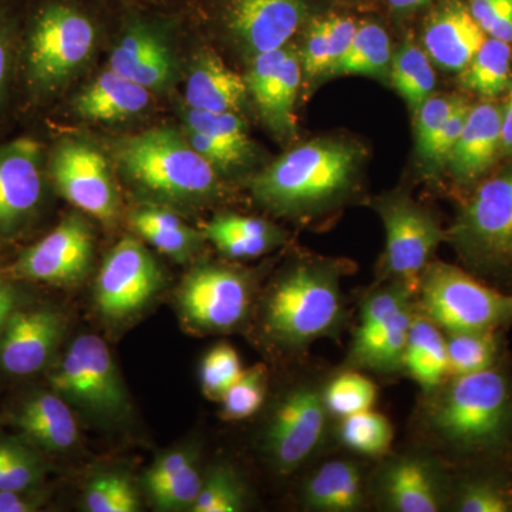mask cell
I'll return each mask as SVG.
<instances>
[{
	"label": "cell",
	"instance_id": "obj_1",
	"mask_svg": "<svg viewBox=\"0 0 512 512\" xmlns=\"http://www.w3.org/2000/svg\"><path fill=\"white\" fill-rule=\"evenodd\" d=\"M96 42V20L77 0L23 2L18 82L29 103L55 96L90 59Z\"/></svg>",
	"mask_w": 512,
	"mask_h": 512
},
{
	"label": "cell",
	"instance_id": "obj_2",
	"mask_svg": "<svg viewBox=\"0 0 512 512\" xmlns=\"http://www.w3.org/2000/svg\"><path fill=\"white\" fill-rule=\"evenodd\" d=\"M429 426L434 436L461 454H488L512 434V382L500 367L450 377L437 390Z\"/></svg>",
	"mask_w": 512,
	"mask_h": 512
},
{
	"label": "cell",
	"instance_id": "obj_3",
	"mask_svg": "<svg viewBox=\"0 0 512 512\" xmlns=\"http://www.w3.org/2000/svg\"><path fill=\"white\" fill-rule=\"evenodd\" d=\"M346 320L338 266L302 262L285 272L268 293L262 325L282 348H308L338 335Z\"/></svg>",
	"mask_w": 512,
	"mask_h": 512
},
{
	"label": "cell",
	"instance_id": "obj_4",
	"mask_svg": "<svg viewBox=\"0 0 512 512\" xmlns=\"http://www.w3.org/2000/svg\"><path fill=\"white\" fill-rule=\"evenodd\" d=\"M357 151L345 141L315 140L293 148L252 183L255 197L288 214L319 211L352 185Z\"/></svg>",
	"mask_w": 512,
	"mask_h": 512
},
{
	"label": "cell",
	"instance_id": "obj_5",
	"mask_svg": "<svg viewBox=\"0 0 512 512\" xmlns=\"http://www.w3.org/2000/svg\"><path fill=\"white\" fill-rule=\"evenodd\" d=\"M117 160L134 184L168 200H200L217 188L214 165L173 128L126 138L117 148Z\"/></svg>",
	"mask_w": 512,
	"mask_h": 512
},
{
	"label": "cell",
	"instance_id": "obj_6",
	"mask_svg": "<svg viewBox=\"0 0 512 512\" xmlns=\"http://www.w3.org/2000/svg\"><path fill=\"white\" fill-rule=\"evenodd\" d=\"M419 312L447 333L512 325V295L481 284L457 266L430 262L421 274Z\"/></svg>",
	"mask_w": 512,
	"mask_h": 512
},
{
	"label": "cell",
	"instance_id": "obj_7",
	"mask_svg": "<svg viewBox=\"0 0 512 512\" xmlns=\"http://www.w3.org/2000/svg\"><path fill=\"white\" fill-rule=\"evenodd\" d=\"M414 293L409 286L393 281L363 299L350 346V365L382 375L403 370L404 349L416 312Z\"/></svg>",
	"mask_w": 512,
	"mask_h": 512
},
{
	"label": "cell",
	"instance_id": "obj_8",
	"mask_svg": "<svg viewBox=\"0 0 512 512\" xmlns=\"http://www.w3.org/2000/svg\"><path fill=\"white\" fill-rule=\"evenodd\" d=\"M50 383L67 403L101 419H121L130 407L109 346L96 335L74 339Z\"/></svg>",
	"mask_w": 512,
	"mask_h": 512
},
{
	"label": "cell",
	"instance_id": "obj_9",
	"mask_svg": "<svg viewBox=\"0 0 512 512\" xmlns=\"http://www.w3.org/2000/svg\"><path fill=\"white\" fill-rule=\"evenodd\" d=\"M451 238L468 261L503 264L512 256V165L485 181L467 202Z\"/></svg>",
	"mask_w": 512,
	"mask_h": 512
},
{
	"label": "cell",
	"instance_id": "obj_10",
	"mask_svg": "<svg viewBox=\"0 0 512 512\" xmlns=\"http://www.w3.org/2000/svg\"><path fill=\"white\" fill-rule=\"evenodd\" d=\"M328 416L323 390L311 384L295 387L279 402L264 436L266 454L279 474L288 476L316 453Z\"/></svg>",
	"mask_w": 512,
	"mask_h": 512
},
{
	"label": "cell",
	"instance_id": "obj_11",
	"mask_svg": "<svg viewBox=\"0 0 512 512\" xmlns=\"http://www.w3.org/2000/svg\"><path fill=\"white\" fill-rule=\"evenodd\" d=\"M386 232V271L417 292L421 274L444 239L439 222L419 204L394 195L377 202Z\"/></svg>",
	"mask_w": 512,
	"mask_h": 512
},
{
	"label": "cell",
	"instance_id": "obj_12",
	"mask_svg": "<svg viewBox=\"0 0 512 512\" xmlns=\"http://www.w3.org/2000/svg\"><path fill=\"white\" fill-rule=\"evenodd\" d=\"M47 174L64 200L97 220H116L119 195L106 157L79 140L60 141L49 160Z\"/></svg>",
	"mask_w": 512,
	"mask_h": 512
},
{
	"label": "cell",
	"instance_id": "obj_13",
	"mask_svg": "<svg viewBox=\"0 0 512 512\" xmlns=\"http://www.w3.org/2000/svg\"><path fill=\"white\" fill-rule=\"evenodd\" d=\"M161 284L163 274L154 256L136 238H123L106 256L97 275V308L106 318H126L144 308Z\"/></svg>",
	"mask_w": 512,
	"mask_h": 512
},
{
	"label": "cell",
	"instance_id": "obj_14",
	"mask_svg": "<svg viewBox=\"0 0 512 512\" xmlns=\"http://www.w3.org/2000/svg\"><path fill=\"white\" fill-rule=\"evenodd\" d=\"M178 303L184 318L195 328L229 330L247 318L251 282L247 275L225 266H198L181 285Z\"/></svg>",
	"mask_w": 512,
	"mask_h": 512
},
{
	"label": "cell",
	"instance_id": "obj_15",
	"mask_svg": "<svg viewBox=\"0 0 512 512\" xmlns=\"http://www.w3.org/2000/svg\"><path fill=\"white\" fill-rule=\"evenodd\" d=\"M45 190V150L35 137L0 144V237L35 215Z\"/></svg>",
	"mask_w": 512,
	"mask_h": 512
},
{
	"label": "cell",
	"instance_id": "obj_16",
	"mask_svg": "<svg viewBox=\"0 0 512 512\" xmlns=\"http://www.w3.org/2000/svg\"><path fill=\"white\" fill-rule=\"evenodd\" d=\"M93 249L92 229L82 218L70 215L26 249L15 269L25 278L43 284H77L92 265Z\"/></svg>",
	"mask_w": 512,
	"mask_h": 512
},
{
	"label": "cell",
	"instance_id": "obj_17",
	"mask_svg": "<svg viewBox=\"0 0 512 512\" xmlns=\"http://www.w3.org/2000/svg\"><path fill=\"white\" fill-rule=\"evenodd\" d=\"M306 10V0H222L225 26L254 55L288 45Z\"/></svg>",
	"mask_w": 512,
	"mask_h": 512
},
{
	"label": "cell",
	"instance_id": "obj_18",
	"mask_svg": "<svg viewBox=\"0 0 512 512\" xmlns=\"http://www.w3.org/2000/svg\"><path fill=\"white\" fill-rule=\"evenodd\" d=\"M66 323L52 309L15 311L0 333V367L13 376H30L49 363Z\"/></svg>",
	"mask_w": 512,
	"mask_h": 512
},
{
	"label": "cell",
	"instance_id": "obj_19",
	"mask_svg": "<svg viewBox=\"0 0 512 512\" xmlns=\"http://www.w3.org/2000/svg\"><path fill=\"white\" fill-rule=\"evenodd\" d=\"M109 69L150 92L164 87L173 74V57L158 25L138 10H128L123 35L110 55Z\"/></svg>",
	"mask_w": 512,
	"mask_h": 512
},
{
	"label": "cell",
	"instance_id": "obj_20",
	"mask_svg": "<svg viewBox=\"0 0 512 512\" xmlns=\"http://www.w3.org/2000/svg\"><path fill=\"white\" fill-rule=\"evenodd\" d=\"M379 490L389 510L437 512L443 507L444 477L430 458L409 454L384 466Z\"/></svg>",
	"mask_w": 512,
	"mask_h": 512
},
{
	"label": "cell",
	"instance_id": "obj_21",
	"mask_svg": "<svg viewBox=\"0 0 512 512\" xmlns=\"http://www.w3.org/2000/svg\"><path fill=\"white\" fill-rule=\"evenodd\" d=\"M484 30L460 0L441 6L424 29V52L441 69L463 72L485 39Z\"/></svg>",
	"mask_w": 512,
	"mask_h": 512
},
{
	"label": "cell",
	"instance_id": "obj_22",
	"mask_svg": "<svg viewBox=\"0 0 512 512\" xmlns=\"http://www.w3.org/2000/svg\"><path fill=\"white\" fill-rule=\"evenodd\" d=\"M503 107L484 101L471 106L463 133L448 157L451 174L468 184L487 173L501 153Z\"/></svg>",
	"mask_w": 512,
	"mask_h": 512
},
{
	"label": "cell",
	"instance_id": "obj_23",
	"mask_svg": "<svg viewBox=\"0 0 512 512\" xmlns=\"http://www.w3.org/2000/svg\"><path fill=\"white\" fill-rule=\"evenodd\" d=\"M247 93V83L241 74L229 69L214 53L205 52L192 64L185 101L192 110L237 113Z\"/></svg>",
	"mask_w": 512,
	"mask_h": 512
},
{
	"label": "cell",
	"instance_id": "obj_24",
	"mask_svg": "<svg viewBox=\"0 0 512 512\" xmlns=\"http://www.w3.org/2000/svg\"><path fill=\"white\" fill-rule=\"evenodd\" d=\"M150 103V90L109 69L74 99L73 109L84 120L119 121L136 116Z\"/></svg>",
	"mask_w": 512,
	"mask_h": 512
},
{
	"label": "cell",
	"instance_id": "obj_25",
	"mask_svg": "<svg viewBox=\"0 0 512 512\" xmlns=\"http://www.w3.org/2000/svg\"><path fill=\"white\" fill-rule=\"evenodd\" d=\"M18 426L36 446L50 453L70 450L79 439L72 410L57 393L37 394L23 404Z\"/></svg>",
	"mask_w": 512,
	"mask_h": 512
},
{
	"label": "cell",
	"instance_id": "obj_26",
	"mask_svg": "<svg viewBox=\"0 0 512 512\" xmlns=\"http://www.w3.org/2000/svg\"><path fill=\"white\" fill-rule=\"evenodd\" d=\"M365 480L357 464L332 460L323 464L303 488V503L320 512H353L365 501Z\"/></svg>",
	"mask_w": 512,
	"mask_h": 512
},
{
	"label": "cell",
	"instance_id": "obj_27",
	"mask_svg": "<svg viewBox=\"0 0 512 512\" xmlns=\"http://www.w3.org/2000/svg\"><path fill=\"white\" fill-rule=\"evenodd\" d=\"M403 370L427 394L436 393L448 379L447 342L443 330L414 312L403 356Z\"/></svg>",
	"mask_w": 512,
	"mask_h": 512
},
{
	"label": "cell",
	"instance_id": "obj_28",
	"mask_svg": "<svg viewBox=\"0 0 512 512\" xmlns=\"http://www.w3.org/2000/svg\"><path fill=\"white\" fill-rule=\"evenodd\" d=\"M131 228L158 251L183 261L197 248L198 234L171 211L141 207L130 217Z\"/></svg>",
	"mask_w": 512,
	"mask_h": 512
},
{
	"label": "cell",
	"instance_id": "obj_29",
	"mask_svg": "<svg viewBox=\"0 0 512 512\" xmlns=\"http://www.w3.org/2000/svg\"><path fill=\"white\" fill-rule=\"evenodd\" d=\"M512 46L503 40L487 37L466 69L461 84L471 92L491 100L510 89Z\"/></svg>",
	"mask_w": 512,
	"mask_h": 512
},
{
	"label": "cell",
	"instance_id": "obj_30",
	"mask_svg": "<svg viewBox=\"0 0 512 512\" xmlns=\"http://www.w3.org/2000/svg\"><path fill=\"white\" fill-rule=\"evenodd\" d=\"M448 379L474 375L498 366L501 340L498 330L447 333Z\"/></svg>",
	"mask_w": 512,
	"mask_h": 512
},
{
	"label": "cell",
	"instance_id": "obj_31",
	"mask_svg": "<svg viewBox=\"0 0 512 512\" xmlns=\"http://www.w3.org/2000/svg\"><path fill=\"white\" fill-rule=\"evenodd\" d=\"M392 59V43L386 30L376 23H363L357 28L348 53L329 70V74L380 77L390 70Z\"/></svg>",
	"mask_w": 512,
	"mask_h": 512
},
{
	"label": "cell",
	"instance_id": "obj_32",
	"mask_svg": "<svg viewBox=\"0 0 512 512\" xmlns=\"http://www.w3.org/2000/svg\"><path fill=\"white\" fill-rule=\"evenodd\" d=\"M389 73L394 89L413 111L420 109L436 87L430 57L412 40H407L393 56Z\"/></svg>",
	"mask_w": 512,
	"mask_h": 512
},
{
	"label": "cell",
	"instance_id": "obj_33",
	"mask_svg": "<svg viewBox=\"0 0 512 512\" xmlns=\"http://www.w3.org/2000/svg\"><path fill=\"white\" fill-rule=\"evenodd\" d=\"M301 79V59L295 55V52L288 50L278 76L272 83L264 101L258 106L269 126L278 133L285 134L292 130L293 107H295L296 97H298Z\"/></svg>",
	"mask_w": 512,
	"mask_h": 512
},
{
	"label": "cell",
	"instance_id": "obj_34",
	"mask_svg": "<svg viewBox=\"0 0 512 512\" xmlns=\"http://www.w3.org/2000/svg\"><path fill=\"white\" fill-rule=\"evenodd\" d=\"M340 420L339 439L355 453L380 457L392 447L393 426L382 413L369 409Z\"/></svg>",
	"mask_w": 512,
	"mask_h": 512
},
{
	"label": "cell",
	"instance_id": "obj_35",
	"mask_svg": "<svg viewBox=\"0 0 512 512\" xmlns=\"http://www.w3.org/2000/svg\"><path fill=\"white\" fill-rule=\"evenodd\" d=\"M377 399L376 384L362 373L345 372L323 389V402L329 416L345 417L373 409Z\"/></svg>",
	"mask_w": 512,
	"mask_h": 512
},
{
	"label": "cell",
	"instance_id": "obj_36",
	"mask_svg": "<svg viewBox=\"0 0 512 512\" xmlns=\"http://www.w3.org/2000/svg\"><path fill=\"white\" fill-rule=\"evenodd\" d=\"M25 0H0V109L18 80L20 22Z\"/></svg>",
	"mask_w": 512,
	"mask_h": 512
},
{
	"label": "cell",
	"instance_id": "obj_37",
	"mask_svg": "<svg viewBox=\"0 0 512 512\" xmlns=\"http://www.w3.org/2000/svg\"><path fill=\"white\" fill-rule=\"evenodd\" d=\"M245 488L229 466H215L202 481L194 512H238L245 505Z\"/></svg>",
	"mask_w": 512,
	"mask_h": 512
},
{
	"label": "cell",
	"instance_id": "obj_38",
	"mask_svg": "<svg viewBox=\"0 0 512 512\" xmlns=\"http://www.w3.org/2000/svg\"><path fill=\"white\" fill-rule=\"evenodd\" d=\"M84 507L90 512H136L140 510V500L130 478L120 473H101L87 484Z\"/></svg>",
	"mask_w": 512,
	"mask_h": 512
},
{
	"label": "cell",
	"instance_id": "obj_39",
	"mask_svg": "<svg viewBox=\"0 0 512 512\" xmlns=\"http://www.w3.org/2000/svg\"><path fill=\"white\" fill-rule=\"evenodd\" d=\"M460 512H511L512 485L498 477H473L463 481L454 495Z\"/></svg>",
	"mask_w": 512,
	"mask_h": 512
},
{
	"label": "cell",
	"instance_id": "obj_40",
	"mask_svg": "<svg viewBox=\"0 0 512 512\" xmlns=\"http://www.w3.org/2000/svg\"><path fill=\"white\" fill-rule=\"evenodd\" d=\"M265 397V367L256 365L251 369H245L220 400L222 417L232 421L249 419L261 409Z\"/></svg>",
	"mask_w": 512,
	"mask_h": 512
},
{
	"label": "cell",
	"instance_id": "obj_41",
	"mask_svg": "<svg viewBox=\"0 0 512 512\" xmlns=\"http://www.w3.org/2000/svg\"><path fill=\"white\" fill-rule=\"evenodd\" d=\"M187 128L198 131L204 136L224 144L245 158L251 153L244 121L239 119L237 113H214V111L188 110Z\"/></svg>",
	"mask_w": 512,
	"mask_h": 512
},
{
	"label": "cell",
	"instance_id": "obj_42",
	"mask_svg": "<svg viewBox=\"0 0 512 512\" xmlns=\"http://www.w3.org/2000/svg\"><path fill=\"white\" fill-rule=\"evenodd\" d=\"M244 367L237 350L229 345H218L205 355L201 365L202 390L212 400H221L225 392L242 373Z\"/></svg>",
	"mask_w": 512,
	"mask_h": 512
},
{
	"label": "cell",
	"instance_id": "obj_43",
	"mask_svg": "<svg viewBox=\"0 0 512 512\" xmlns=\"http://www.w3.org/2000/svg\"><path fill=\"white\" fill-rule=\"evenodd\" d=\"M202 481L197 461L165 481L156 490L150 491V500L160 511L191 510L200 494Z\"/></svg>",
	"mask_w": 512,
	"mask_h": 512
},
{
	"label": "cell",
	"instance_id": "obj_44",
	"mask_svg": "<svg viewBox=\"0 0 512 512\" xmlns=\"http://www.w3.org/2000/svg\"><path fill=\"white\" fill-rule=\"evenodd\" d=\"M468 10L485 35L512 46V0H468Z\"/></svg>",
	"mask_w": 512,
	"mask_h": 512
},
{
	"label": "cell",
	"instance_id": "obj_45",
	"mask_svg": "<svg viewBox=\"0 0 512 512\" xmlns=\"http://www.w3.org/2000/svg\"><path fill=\"white\" fill-rule=\"evenodd\" d=\"M463 97H434L421 104L416 111V143L420 156L426 153L431 141L446 123L448 116L456 109Z\"/></svg>",
	"mask_w": 512,
	"mask_h": 512
},
{
	"label": "cell",
	"instance_id": "obj_46",
	"mask_svg": "<svg viewBox=\"0 0 512 512\" xmlns=\"http://www.w3.org/2000/svg\"><path fill=\"white\" fill-rule=\"evenodd\" d=\"M205 235L208 238L214 235H229L238 238L279 239L278 231L268 222L238 214H224L212 218L205 227Z\"/></svg>",
	"mask_w": 512,
	"mask_h": 512
},
{
	"label": "cell",
	"instance_id": "obj_47",
	"mask_svg": "<svg viewBox=\"0 0 512 512\" xmlns=\"http://www.w3.org/2000/svg\"><path fill=\"white\" fill-rule=\"evenodd\" d=\"M42 461L30 453L26 448L18 446L15 456L0 474V490L28 491L33 485L39 483L43 476Z\"/></svg>",
	"mask_w": 512,
	"mask_h": 512
},
{
	"label": "cell",
	"instance_id": "obj_48",
	"mask_svg": "<svg viewBox=\"0 0 512 512\" xmlns=\"http://www.w3.org/2000/svg\"><path fill=\"white\" fill-rule=\"evenodd\" d=\"M470 107L467 100L461 99L453 113L448 116L446 123L440 128L439 133L431 141L426 153L421 156L424 160L436 165L447 164L451 151L456 147L458 138L463 133Z\"/></svg>",
	"mask_w": 512,
	"mask_h": 512
},
{
	"label": "cell",
	"instance_id": "obj_49",
	"mask_svg": "<svg viewBox=\"0 0 512 512\" xmlns=\"http://www.w3.org/2000/svg\"><path fill=\"white\" fill-rule=\"evenodd\" d=\"M288 50L286 47H282L274 52L258 53L252 60L245 83H247L248 92L252 94L258 106L264 101L272 83L278 76Z\"/></svg>",
	"mask_w": 512,
	"mask_h": 512
},
{
	"label": "cell",
	"instance_id": "obj_50",
	"mask_svg": "<svg viewBox=\"0 0 512 512\" xmlns=\"http://www.w3.org/2000/svg\"><path fill=\"white\" fill-rule=\"evenodd\" d=\"M301 64L302 72L309 77L328 73L332 67V56L322 19H315L311 23L302 49Z\"/></svg>",
	"mask_w": 512,
	"mask_h": 512
},
{
	"label": "cell",
	"instance_id": "obj_51",
	"mask_svg": "<svg viewBox=\"0 0 512 512\" xmlns=\"http://www.w3.org/2000/svg\"><path fill=\"white\" fill-rule=\"evenodd\" d=\"M195 454L191 450H175L168 451L157 458L156 463L153 464L143 477V485L147 493L156 490L165 481L170 480L175 474L180 473L185 467L195 463Z\"/></svg>",
	"mask_w": 512,
	"mask_h": 512
},
{
	"label": "cell",
	"instance_id": "obj_52",
	"mask_svg": "<svg viewBox=\"0 0 512 512\" xmlns=\"http://www.w3.org/2000/svg\"><path fill=\"white\" fill-rule=\"evenodd\" d=\"M187 141L202 158H205L215 168H221V170L237 167L245 160L242 154L237 153L232 148L224 146V144L218 143V141L212 140V138L204 136L198 131L191 130V128H187Z\"/></svg>",
	"mask_w": 512,
	"mask_h": 512
},
{
	"label": "cell",
	"instance_id": "obj_53",
	"mask_svg": "<svg viewBox=\"0 0 512 512\" xmlns=\"http://www.w3.org/2000/svg\"><path fill=\"white\" fill-rule=\"evenodd\" d=\"M222 254L232 259H251L264 255L278 244L272 238H238L229 235H214L208 238Z\"/></svg>",
	"mask_w": 512,
	"mask_h": 512
},
{
	"label": "cell",
	"instance_id": "obj_54",
	"mask_svg": "<svg viewBox=\"0 0 512 512\" xmlns=\"http://www.w3.org/2000/svg\"><path fill=\"white\" fill-rule=\"evenodd\" d=\"M322 20L323 26H325L326 37H328L333 67L348 53L359 26L356 25L355 20L339 18V16H329V18Z\"/></svg>",
	"mask_w": 512,
	"mask_h": 512
},
{
	"label": "cell",
	"instance_id": "obj_55",
	"mask_svg": "<svg viewBox=\"0 0 512 512\" xmlns=\"http://www.w3.org/2000/svg\"><path fill=\"white\" fill-rule=\"evenodd\" d=\"M18 491L0 490V512H32L39 507V501Z\"/></svg>",
	"mask_w": 512,
	"mask_h": 512
},
{
	"label": "cell",
	"instance_id": "obj_56",
	"mask_svg": "<svg viewBox=\"0 0 512 512\" xmlns=\"http://www.w3.org/2000/svg\"><path fill=\"white\" fill-rule=\"evenodd\" d=\"M16 295L13 286L0 274V333L16 311Z\"/></svg>",
	"mask_w": 512,
	"mask_h": 512
},
{
	"label": "cell",
	"instance_id": "obj_57",
	"mask_svg": "<svg viewBox=\"0 0 512 512\" xmlns=\"http://www.w3.org/2000/svg\"><path fill=\"white\" fill-rule=\"evenodd\" d=\"M501 153L512 156V82L501 117Z\"/></svg>",
	"mask_w": 512,
	"mask_h": 512
},
{
	"label": "cell",
	"instance_id": "obj_58",
	"mask_svg": "<svg viewBox=\"0 0 512 512\" xmlns=\"http://www.w3.org/2000/svg\"><path fill=\"white\" fill-rule=\"evenodd\" d=\"M16 448H18V444H0V474L6 470L10 460H12L13 456H15Z\"/></svg>",
	"mask_w": 512,
	"mask_h": 512
},
{
	"label": "cell",
	"instance_id": "obj_59",
	"mask_svg": "<svg viewBox=\"0 0 512 512\" xmlns=\"http://www.w3.org/2000/svg\"><path fill=\"white\" fill-rule=\"evenodd\" d=\"M429 0H389L390 6L393 9L400 10H414L420 8V6L426 5Z\"/></svg>",
	"mask_w": 512,
	"mask_h": 512
}]
</instances>
